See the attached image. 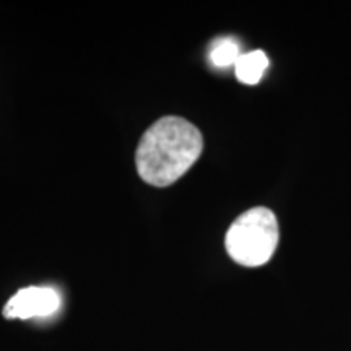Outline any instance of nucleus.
Masks as SVG:
<instances>
[{
	"instance_id": "f257e3e1",
	"label": "nucleus",
	"mask_w": 351,
	"mask_h": 351,
	"mask_svg": "<svg viewBox=\"0 0 351 351\" xmlns=\"http://www.w3.org/2000/svg\"><path fill=\"white\" fill-rule=\"evenodd\" d=\"M204 150V137L194 124L166 116L152 124L140 140L135 165L138 176L155 187H166L182 178Z\"/></svg>"
},
{
	"instance_id": "f03ea898",
	"label": "nucleus",
	"mask_w": 351,
	"mask_h": 351,
	"mask_svg": "<svg viewBox=\"0 0 351 351\" xmlns=\"http://www.w3.org/2000/svg\"><path fill=\"white\" fill-rule=\"evenodd\" d=\"M278 221L275 213L265 207L244 212L226 232V251L236 263L261 267L274 257L278 245Z\"/></svg>"
},
{
	"instance_id": "7ed1b4c3",
	"label": "nucleus",
	"mask_w": 351,
	"mask_h": 351,
	"mask_svg": "<svg viewBox=\"0 0 351 351\" xmlns=\"http://www.w3.org/2000/svg\"><path fill=\"white\" fill-rule=\"evenodd\" d=\"M60 307V296L49 287H28L13 295L3 306V317L28 320L49 317Z\"/></svg>"
},
{
	"instance_id": "20e7f679",
	"label": "nucleus",
	"mask_w": 351,
	"mask_h": 351,
	"mask_svg": "<svg viewBox=\"0 0 351 351\" xmlns=\"http://www.w3.org/2000/svg\"><path fill=\"white\" fill-rule=\"evenodd\" d=\"M269 57L263 51H251L243 54L234 65L236 77L244 85H256L262 80L263 73L269 69Z\"/></svg>"
},
{
	"instance_id": "39448f33",
	"label": "nucleus",
	"mask_w": 351,
	"mask_h": 351,
	"mask_svg": "<svg viewBox=\"0 0 351 351\" xmlns=\"http://www.w3.org/2000/svg\"><path fill=\"white\" fill-rule=\"evenodd\" d=\"M241 54L239 44L234 38H219L212 44L208 52V59L215 67L218 69H226L231 65H236Z\"/></svg>"
}]
</instances>
